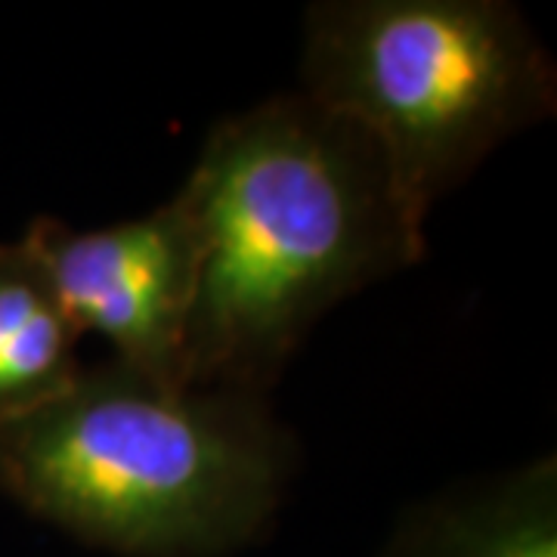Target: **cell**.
Returning a JSON list of instances; mask_svg holds the SVG:
<instances>
[{
	"label": "cell",
	"instance_id": "1",
	"mask_svg": "<svg viewBox=\"0 0 557 557\" xmlns=\"http://www.w3.org/2000/svg\"><path fill=\"white\" fill-rule=\"evenodd\" d=\"M180 196L205 239L189 387L263 397L322 313L424 258L379 149L304 94L220 121Z\"/></svg>",
	"mask_w": 557,
	"mask_h": 557
},
{
	"label": "cell",
	"instance_id": "2",
	"mask_svg": "<svg viewBox=\"0 0 557 557\" xmlns=\"http://www.w3.org/2000/svg\"><path fill=\"white\" fill-rule=\"evenodd\" d=\"M263 397L161 387L119 359L0 424V496L124 557H220L263 533L292 474Z\"/></svg>",
	"mask_w": 557,
	"mask_h": 557
},
{
	"label": "cell",
	"instance_id": "3",
	"mask_svg": "<svg viewBox=\"0 0 557 557\" xmlns=\"http://www.w3.org/2000/svg\"><path fill=\"white\" fill-rule=\"evenodd\" d=\"M304 97L379 149L409 239L502 139L555 112V65L498 0H325L304 20Z\"/></svg>",
	"mask_w": 557,
	"mask_h": 557
},
{
	"label": "cell",
	"instance_id": "4",
	"mask_svg": "<svg viewBox=\"0 0 557 557\" xmlns=\"http://www.w3.org/2000/svg\"><path fill=\"white\" fill-rule=\"evenodd\" d=\"M22 239L44 263L81 335H102L115 347V359L143 379L189 387L186 354L205 239L180 193L146 218L102 230L38 218Z\"/></svg>",
	"mask_w": 557,
	"mask_h": 557
},
{
	"label": "cell",
	"instance_id": "5",
	"mask_svg": "<svg viewBox=\"0 0 557 557\" xmlns=\"http://www.w3.org/2000/svg\"><path fill=\"white\" fill-rule=\"evenodd\" d=\"M381 557H557V461L418 508Z\"/></svg>",
	"mask_w": 557,
	"mask_h": 557
},
{
	"label": "cell",
	"instance_id": "6",
	"mask_svg": "<svg viewBox=\"0 0 557 557\" xmlns=\"http://www.w3.org/2000/svg\"><path fill=\"white\" fill-rule=\"evenodd\" d=\"M78 341L28 242H0V424L32 416L78 381Z\"/></svg>",
	"mask_w": 557,
	"mask_h": 557
}]
</instances>
